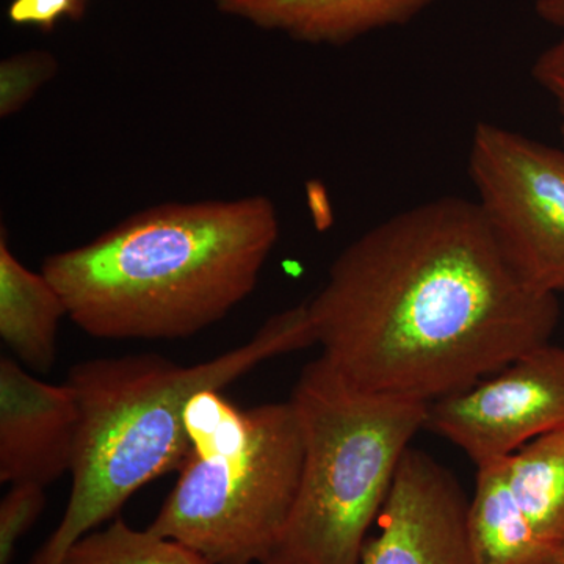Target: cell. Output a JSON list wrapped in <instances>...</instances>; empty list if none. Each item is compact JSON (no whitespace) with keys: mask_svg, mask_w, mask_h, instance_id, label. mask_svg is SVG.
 <instances>
[{"mask_svg":"<svg viewBox=\"0 0 564 564\" xmlns=\"http://www.w3.org/2000/svg\"><path fill=\"white\" fill-rule=\"evenodd\" d=\"M217 10L307 44L343 46L406 24L434 0H214Z\"/></svg>","mask_w":564,"mask_h":564,"instance_id":"obj_10","label":"cell"},{"mask_svg":"<svg viewBox=\"0 0 564 564\" xmlns=\"http://www.w3.org/2000/svg\"><path fill=\"white\" fill-rule=\"evenodd\" d=\"M425 429L477 467L563 430L564 348L541 345L473 388L430 403Z\"/></svg>","mask_w":564,"mask_h":564,"instance_id":"obj_7","label":"cell"},{"mask_svg":"<svg viewBox=\"0 0 564 564\" xmlns=\"http://www.w3.org/2000/svg\"><path fill=\"white\" fill-rule=\"evenodd\" d=\"M532 74L534 80L558 104L564 118V33L536 58Z\"/></svg>","mask_w":564,"mask_h":564,"instance_id":"obj_18","label":"cell"},{"mask_svg":"<svg viewBox=\"0 0 564 564\" xmlns=\"http://www.w3.org/2000/svg\"><path fill=\"white\" fill-rule=\"evenodd\" d=\"M323 358L359 391L433 403L551 343L555 295L529 284L477 202L444 196L348 245L306 302Z\"/></svg>","mask_w":564,"mask_h":564,"instance_id":"obj_1","label":"cell"},{"mask_svg":"<svg viewBox=\"0 0 564 564\" xmlns=\"http://www.w3.org/2000/svg\"><path fill=\"white\" fill-rule=\"evenodd\" d=\"M87 0H11L9 20L14 25H31L51 32L63 18L79 21Z\"/></svg>","mask_w":564,"mask_h":564,"instance_id":"obj_17","label":"cell"},{"mask_svg":"<svg viewBox=\"0 0 564 564\" xmlns=\"http://www.w3.org/2000/svg\"><path fill=\"white\" fill-rule=\"evenodd\" d=\"M68 310L43 273H33L11 252L0 234V337L18 361L36 373L51 372L57 359L58 328Z\"/></svg>","mask_w":564,"mask_h":564,"instance_id":"obj_11","label":"cell"},{"mask_svg":"<svg viewBox=\"0 0 564 564\" xmlns=\"http://www.w3.org/2000/svg\"><path fill=\"white\" fill-rule=\"evenodd\" d=\"M46 507V488L35 484L11 485L0 502V564H10L17 545L35 525Z\"/></svg>","mask_w":564,"mask_h":564,"instance_id":"obj_16","label":"cell"},{"mask_svg":"<svg viewBox=\"0 0 564 564\" xmlns=\"http://www.w3.org/2000/svg\"><path fill=\"white\" fill-rule=\"evenodd\" d=\"M263 564H296V563L292 562V560L289 558V556L281 554V552H276V554H274L272 556V558L267 560V562Z\"/></svg>","mask_w":564,"mask_h":564,"instance_id":"obj_20","label":"cell"},{"mask_svg":"<svg viewBox=\"0 0 564 564\" xmlns=\"http://www.w3.org/2000/svg\"><path fill=\"white\" fill-rule=\"evenodd\" d=\"M62 564H209L187 545L147 530H135L121 518L107 529L85 534L63 556Z\"/></svg>","mask_w":564,"mask_h":564,"instance_id":"obj_14","label":"cell"},{"mask_svg":"<svg viewBox=\"0 0 564 564\" xmlns=\"http://www.w3.org/2000/svg\"><path fill=\"white\" fill-rule=\"evenodd\" d=\"M291 403L303 474L278 552L296 564H359L429 404L359 391L323 356L304 367Z\"/></svg>","mask_w":564,"mask_h":564,"instance_id":"obj_5","label":"cell"},{"mask_svg":"<svg viewBox=\"0 0 564 564\" xmlns=\"http://www.w3.org/2000/svg\"><path fill=\"white\" fill-rule=\"evenodd\" d=\"M534 11L545 24L564 31V0H536Z\"/></svg>","mask_w":564,"mask_h":564,"instance_id":"obj_19","label":"cell"},{"mask_svg":"<svg viewBox=\"0 0 564 564\" xmlns=\"http://www.w3.org/2000/svg\"><path fill=\"white\" fill-rule=\"evenodd\" d=\"M505 459V458H503ZM503 459L478 466L467 532L478 564H564V544L538 532L511 492Z\"/></svg>","mask_w":564,"mask_h":564,"instance_id":"obj_12","label":"cell"},{"mask_svg":"<svg viewBox=\"0 0 564 564\" xmlns=\"http://www.w3.org/2000/svg\"><path fill=\"white\" fill-rule=\"evenodd\" d=\"M58 62L51 52L28 51L0 63V117L24 109L44 84L55 77Z\"/></svg>","mask_w":564,"mask_h":564,"instance_id":"obj_15","label":"cell"},{"mask_svg":"<svg viewBox=\"0 0 564 564\" xmlns=\"http://www.w3.org/2000/svg\"><path fill=\"white\" fill-rule=\"evenodd\" d=\"M503 462L527 518L545 538L564 544V429L530 441Z\"/></svg>","mask_w":564,"mask_h":564,"instance_id":"obj_13","label":"cell"},{"mask_svg":"<svg viewBox=\"0 0 564 564\" xmlns=\"http://www.w3.org/2000/svg\"><path fill=\"white\" fill-rule=\"evenodd\" d=\"M314 344L302 303L270 317L242 347L195 366L137 355L70 367L66 383L80 410L73 486L61 524L29 564H62L70 545L113 518L139 489L181 469L191 452L185 411L196 393L221 391L259 364Z\"/></svg>","mask_w":564,"mask_h":564,"instance_id":"obj_3","label":"cell"},{"mask_svg":"<svg viewBox=\"0 0 564 564\" xmlns=\"http://www.w3.org/2000/svg\"><path fill=\"white\" fill-rule=\"evenodd\" d=\"M278 239L267 196L165 203L55 252L41 273L95 339H187L251 295Z\"/></svg>","mask_w":564,"mask_h":564,"instance_id":"obj_2","label":"cell"},{"mask_svg":"<svg viewBox=\"0 0 564 564\" xmlns=\"http://www.w3.org/2000/svg\"><path fill=\"white\" fill-rule=\"evenodd\" d=\"M560 132H562V147L564 148V118H563V122H562V128H560Z\"/></svg>","mask_w":564,"mask_h":564,"instance_id":"obj_21","label":"cell"},{"mask_svg":"<svg viewBox=\"0 0 564 564\" xmlns=\"http://www.w3.org/2000/svg\"><path fill=\"white\" fill-rule=\"evenodd\" d=\"M467 511L469 499L455 475L410 447L359 564H478Z\"/></svg>","mask_w":564,"mask_h":564,"instance_id":"obj_8","label":"cell"},{"mask_svg":"<svg viewBox=\"0 0 564 564\" xmlns=\"http://www.w3.org/2000/svg\"><path fill=\"white\" fill-rule=\"evenodd\" d=\"M220 392L188 403L191 452L148 529L209 564H263L280 551L299 496L302 429L291 400L240 410Z\"/></svg>","mask_w":564,"mask_h":564,"instance_id":"obj_4","label":"cell"},{"mask_svg":"<svg viewBox=\"0 0 564 564\" xmlns=\"http://www.w3.org/2000/svg\"><path fill=\"white\" fill-rule=\"evenodd\" d=\"M469 174L477 204L519 276L534 291L564 292V148L480 122Z\"/></svg>","mask_w":564,"mask_h":564,"instance_id":"obj_6","label":"cell"},{"mask_svg":"<svg viewBox=\"0 0 564 564\" xmlns=\"http://www.w3.org/2000/svg\"><path fill=\"white\" fill-rule=\"evenodd\" d=\"M80 410L68 383L51 384L0 358V481L47 488L70 473Z\"/></svg>","mask_w":564,"mask_h":564,"instance_id":"obj_9","label":"cell"}]
</instances>
